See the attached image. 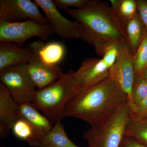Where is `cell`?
<instances>
[{
  "instance_id": "cell-1",
  "label": "cell",
  "mask_w": 147,
  "mask_h": 147,
  "mask_svg": "<svg viewBox=\"0 0 147 147\" xmlns=\"http://www.w3.org/2000/svg\"><path fill=\"white\" fill-rule=\"evenodd\" d=\"M127 103V95L109 76L102 82L77 92L67 103L64 118H76L85 121L91 127H98Z\"/></svg>"
},
{
  "instance_id": "cell-2",
  "label": "cell",
  "mask_w": 147,
  "mask_h": 147,
  "mask_svg": "<svg viewBox=\"0 0 147 147\" xmlns=\"http://www.w3.org/2000/svg\"><path fill=\"white\" fill-rule=\"evenodd\" d=\"M81 25L82 38L93 46L127 41L122 23L108 3L89 0L83 8L63 9Z\"/></svg>"
},
{
  "instance_id": "cell-3",
  "label": "cell",
  "mask_w": 147,
  "mask_h": 147,
  "mask_svg": "<svg viewBox=\"0 0 147 147\" xmlns=\"http://www.w3.org/2000/svg\"><path fill=\"white\" fill-rule=\"evenodd\" d=\"M74 73H63L57 82L35 93L32 103L53 125L64 118L67 103L77 93Z\"/></svg>"
},
{
  "instance_id": "cell-4",
  "label": "cell",
  "mask_w": 147,
  "mask_h": 147,
  "mask_svg": "<svg viewBox=\"0 0 147 147\" xmlns=\"http://www.w3.org/2000/svg\"><path fill=\"white\" fill-rule=\"evenodd\" d=\"M130 118V106L127 103L104 124L84 132L83 137L88 147H119Z\"/></svg>"
},
{
  "instance_id": "cell-5",
  "label": "cell",
  "mask_w": 147,
  "mask_h": 147,
  "mask_svg": "<svg viewBox=\"0 0 147 147\" xmlns=\"http://www.w3.org/2000/svg\"><path fill=\"white\" fill-rule=\"evenodd\" d=\"M54 34L50 24L43 25L32 19L0 22V42H13L22 47L30 38L36 37L45 41Z\"/></svg>"
},
{
  "instance_id": "cell-6",
  "label": "cell",
  "mask_w": 147,
  "mask_h": 147,
  "mask_svg": "<svg viewBox=\"0 0 147 147\" xmlns=\"http://www.w3.org/2000/svg\"><path fill=\"white\" fill-rule=\"evenodd\" d=\"M0 81L18 103L32 101L36 87L29 74L27 64L15 65L0 71Z\"/></svg>"
},
{
  "instance_id": "cell-7",
  "label": "cell",
  "mask_w": 147,
  "mask_h": 147,
  "mask_svg": "<svg viewBox=\"0 0 147 147\" xmlns=\"http://www.w3.org/2000/svg\"><path fill=\"white\" fill-rule=\"evenodd\" d=\"M44 42L35 41L28 45L30 57L27 64L28 71L35 85L41 89L58 81L63 72L58 65H51L45 63L40 56L39 52Z\"/></svg>"
},
{
  "instance_id": "cell-8",
  "label": "cell",
  "mask_w": 147,
  "mask_h": 147,
  "mask_svg": "<svg viewBox=\"0 0 147 147\" xmlns=\"http://www.w3.org/2000/svg\"><path fill=\"white\" fill-rule=\"evenodd\" d=\"M38 6L30 0H1L0 22H20L32 19L43 25L49 22L40 13Z\"/></svg>"
},
{
  "instance_id": "cell-9",
  "label": "cell",
  "mask_w": 147,
  "mask_h": 147,
  "mask_svg": "<svg viewBox=\"0 0 147 147\" xmlns=\"http://www.w3.org/2000/svg\"><path fill=\"white\" fill-rule=\"evenodd\" d=\"M34 1L43 11L54 33L63 39L81 38V25L76 21L69 20L64 16L53 1L34 0Z\"/></svg>"
},
{
  "instance_id": "cell-10",
  "label": "cell",
  "mask_w": 147,
  "mask_h": 147,
  "mask_svg": "<svg viewBox=\"0 0 147 147\" xmlns=\"http://www.w3.org/2000/svg\"><path fill=\"white\" fill-rule=\"evenodd\" d=\"M109 76L115 81L127 95L129 104L135 72L133 55L129 50L127 41L119 43L118 54L115 62L110 68Z\"/></svg>"
},
{
  "instance_id": "cell-11",
  "label": "cell",
  "mask_w": 147,
  "mask_h": 147,
  "mask_svg": "<svg viewBox=\"0 0 147 147\" xmlns=\"http://www.w3.org/2000/svg\"><path fill=\"white\" fill-rule=\"evenodd\" d=\"M110 70L101 58L86 59L74 73L77 92L106 79L109 76Z\"/></svg>"
},
{
  "instance_id": "cell-12",
  "label": "cell",
  "mask_w": 147,
  "mask_h": 147,
  "mask_svg": "<svg viewBox=\"0 0 147 147\" xmlns=\"http://www.w3.org/2000/svg\"><path fill=\"white\" fill-rule=\"evenodd\" d=\"M18 103L5 86L0 83V138L4 140L8 136L18 118Z\"/></svg>"
},
{
  "instance_id": "cell-13",
  "label": "cell",
  "mask_w": 147,
  "mask_h": 147,
  "mask_svg": "<svg viewBox=\"0 0 147 147\" xmlns=\"http://www.w3.org/2000/svg\"><path fill=\"white\" fill-rule=\"evenodd\" d=\"M17 115L18 118L25 120L30 124L41 138L47 134L53 126L45 116L38 112L32 102L18 103Z\"/></svg>"
},
{
  "instance_id": "cell-14",
  "label": "cell",
  "mask_w": 147,
  "mask_h": 147,
  "mask_svg": "<svg viewBox=\"0 0 147 147\" xmlns=\"http://www.w3.org/2000/svg\"><path fill=\"white\" fill-rule=\"evenodd\" d=\"M30 57L28 46L23 47L13 42H1L0 71L15 65L28 64Z\"/></svg>"
},
{
  "instance_id": "cell-15",
  "label": "cell",
  "mask_w": 147,
  "mask_h": 147,
  "mask_svg": "<svg viewBox=\"0 0 147 147\" xmlns=\"http://www.w3.org/2000/svg\"><path fill=\"white\" fill-rule=\"evenodd\" d=\"M123 27L129 50L133 55L142 43L146 28L138 12L125 23Z\"/></svg>"
},
{
  "instance_id": "cell-16",
  "label": "cell",
  "mask_w": 147,
  "mask_h": 147,
  "mask_svg": "<svg viewBox=\"0 0 147 147\" xmlns=\"http://www.w3.org/2000/svg\"><path fill=\"white\" fill-rule=\"evenodd\" d=\"M39 147H79L69 138L61 121L53 125L47 134L42 137Z\"/></svg>"
},
{
  "instance_id": "cell-17",
  "label": "cell",
  "mask_w": 147,
  "mask_h": 147,
  "mask_svg": "<svg viewBox=\"0 0 147 147\" xmlns=\"http://www.w3.org/2000/svg\"><path fill=\"white\" fill-rule=\"evenodd\" d=\"M12 130L18 139L25 140L32 146L39 147L41 137L25 120L18 118L13 125Z\"/></svg>"
},
{
  "instance_id": "cell-18",
  "label": "cell",
  "mask_w": 147,
  "mask_h": 147,
  "mask_svg": "<svg viewBox=\"0 0 147 147\" xmlns=\"http://www.w3.org/2000/svg\"><path fill=\"white\" fill-rule=\"evenodd\" d=\"M65 53L64 45L56 41L44 43L39 52L42 60L51 65H57L63 60Z\"/></svg>"
},
{
  "instance_id": "cell-19",
  "label": "cell",
  "mask_w": 147,
  "mask_h": 147,
  "mask_svg": "<svg viewBox=\"0 0 147 147\" xmlns=\"http://www.w3.org/2000/svg\"><path fill=\"white\" fill-rule=\"evenodd\" d=\"M111 8L123 25L138 12L137 1L110 0Z\"/></svg>"
},
{
  "instance_id": "cell-20",
  "label": "cell",
  "mask_w": 147,
  "mask_h": 147,
  "mask_svg": "<svg viewBox=\"0 0 147 147\" xmlns=\"http://www.w3.org/2000/svg\"><path fill=\"white\" fill-rule=\"evenodd\" d=\"M124 135L147 146V117L140 119L130 117L125 127Z\"/></svg>"
},
{
  "instance_id": "cell-21",
  "label": "cell",
  "mask_w": 147,
  "mask_h": 147,
  "mask_svg": "<svg viewBox=\"0 0 147 147\" xmlns=\"http://www.w3.org/2000/svg\"><path fill=\"white\" fill-rule=\"evenodd\" d=\"M147 97V79L143 75H135L131 88L130 108L143 101Z\"/></svg>"
},
{
  "instance_id": "cell-22",
  "label": "cell",
  "mask_w": 147,
  "mask_h": 147,
  "mask_svg": "<svg viewBox=\"0 0 147 147\" xmlns=\"http://www.w3.org/2000/svg\"><path fill=\"white\" fill-rule=\"evenodd\" d=\"M119 44L107 42L94 47L96 52L101 57L102 60L110 69L117 60L118 54Z\"/></svg>"
},
{
  "instance_id": "cell-23",
  "label": "cell",
  "mask_w": 147,
  "mask_h": 147,
  "mask_svg": "<svg viewBox=\"0 0 147 147\" xmlns=\"http://www.w3.org/2000/svg\"><path fill=\"white\" fill-rule=\"evenodd\" d=\"M133 63L135 76L142 75L147 67V29L142 43L133 55Z\"/></svg>"
},
{
  "instance_id": "cell-24",
  "label": "cell",
  "mask_w": 147,
  "mask_h": 147,
  "mask_svg": "<svg viewBox=\"0 0 147 147\" xmlns=\"http://www.w3.org/2000/svg\"><path fill=\"white\" fill-rule=\"evenodd\" d=\"M53 1L58 9H64L72 7L79 9L86 5L89 0H53Z\"/></svg>"
},
{
  "instance_id": "cell-25",
  "label": "cell",
  "mask_w": 147,
  "mask_h": 147,
  "mask_svg": "<svg viewBox=\"0 0 147 147\" xmlns=\"http://www.w3.org/2000/svg\"><path fill=\"white\" fill-rule=\"evenodd\" d=\"M130 117L134 119L147 117V97L138 105L130 108Z\"/></svg>"
},
{
  "instance_id": "cell-26",
  "label": "cell",
  "mask_w": 147,
  "mask_h": 147,
  "mask_svg": "<svg viewBox=\"0 0 147 147\" xmlns=\"http://www.w3.org/2000/svg\"><path fill=\"white\" fill-rule=\"evenodd\" d=\"M137 11L147 29V1L137 0Z\"/></svg>"
},
{
  "instance_id": "cell-27",
  "label": "cell",
  "mask_w": 147,
  "mask_h": 147,
  "mask_svg": "<svg viewBox=\"0 0 147 147\" xmlns=\"http://www.w3.org/2000/svg\"><path fill=\"white\" fill-rule=\"evenodd\" d=\"M119 147H147V146L132 137L124 135Z\"/></svg>"
},
{
  "instance_id": "cell-28",
  "label": "cell",
  "mask_w": 147,
  "mask_h": 147,
  "mask_svg": "<svg viewBox=\"0 0 147 147\" xmlns=\"http://www.w3.org/2000/svg\"><path fill=\"white\" fill-rule=\"evenodd\" d=\"M143 76L146 78V79H147V67L146 69H145L144 72H143Z\"/></svg>"
},
{
  "instance_id": "cell-29",
  "label": "cell",
  "mask_w": 147,
  "mask_h": 147,
  "mask_svg": "<svg viewBox=\"0 0 147 147\" xmlns=\"http://www.w3.org/2000/svg\"></svg>"
}]
</instances>
